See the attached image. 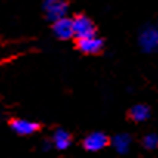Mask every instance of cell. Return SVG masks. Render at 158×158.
<instances>
[{"instance_id":"obj_1","label":"cell","mask_w":158,"mask_h":158,"mask_svg":"<svg viewBox=\"0 0 158 158\" xmlns=\"http://www.w3.org/2000/svg\"><path fill=\"white\" fill-rule=\"evenodd\" d=\"M73 27H74V36L77 39H87L96 36V25L92 22V19L82 13L73 16Z\"/></svg>"},{"instance_id":"obj_2","label":"cell","mask_w":158,"mask_h":158,"mask_svg":"<svg viewBox=\"0 0 158 158\" xmlns=\"http://www.w3.org/2000/svg\"><path fill=\"white\" fill-rule=\"evenodd\" d=\"M109 144H110V139H109V136H107L106 133H102V132H93V133L87 135L85 139L82 141L84 149L89 150V152H98V150L104 149V147L109 146Z\"/></svg>"},{"instance_id":"obj_3","label":"cell","mask_w":158,"mask_h":158,"mask_svg":"<svg viewBox=\"0 0 158 158\" xmlns=\"http://www.w3.org/2000/svg\"><path fill=\"white\" fill-rule=\"evenodd\" d=\"M76 48L82 51L84 54H99L104 48V40L99 37H87V39H77Z\"/></svg>"},{"instance_id":"obj_4","label":"cell","mask_w":158,"mask_h":158,"mask_svg":"<svg viewBox=\"0 0 158 158\" xmlns=\"http://www.w3.org/2000/svg\"><path fill=\"white\" fill-rule=\"evenodd\" d=\"M54 36L57 39H62V40H67L70 39L71 36H74V27H73V19H68V17H64V19H59L56 22H53V27H51Z\"/></svg>"},{"instance_id":"obj_5","label":"cell","mask_w":158,"mask_h":158,"mask_svg":"<svg viewBox=\"0 0 158 158\" xmlns=\"http://www.w3.org/2000/svg\"><path fill=\"white\" fill-rule=\"evenodd\" d=\"M44 10H45L47 16L56 22V20L65 17V13L68 10V3L59 2V0H48V2L44 3Z\"/></svg>"},{"instance_id":"obj_6","label":"cell","mask_w":158,"mask_h":158,"mask_svg":"<svg viewBox=\"0 0 158 158\" xmlns=\"http://www.w3.org/2000/svg\"><path fill=\"white\" fill-rule=\"evenodd\" d=\"M10 127L19 135H31V133L40 130V124L33 123V121H27V119H11Z\"/></svg>"},{"instance_id":"obj_7","label":"cell","mask_w":158,"mask_h":158,"mask_svg":"<svg viewBox=\"0 0 158 158\" xmlns=\"http://www.w3.org/2000/svg\"><path fill=\"white\" fill-rule=\"evenodd\" d=\"M149 115H150V110H149V107L144 106V104H136V106H133V107L127 112L129 119L133 121V123H143V121H146V119L149 118Z\"/></svg>"},{"instance_id":"obj_8","label":"cell","mask_w":158,"mask_h":158,"mask_svg":"<svg viewBox=\"0 0 158 158\" xmlns=\"http://www.w3.org/2000/svg\"><path fill=\"white\" fill-rule=\"evenodd\" d=\"M53 143H54V146H56L59 150H64V149H67V147L70 146V143H71V135H70L67 130H64V129H57V130L54 132V135H53Z\"/></svg>"},{"instance_id":"obj_9","label":"cell","mask_w":158,"mask_h":158,"mask_svg":"<svg viewBox=\"0 0 158 158\" xmlns=\"http://www.w3.org/2000/svg\"><path fill=\"white\" fill-rule=\"evenodd\" d=\"M143 144L147 147V149H155L158 146V136L156 135H149L143 139Z\"/></svg>"}]
</instances>
